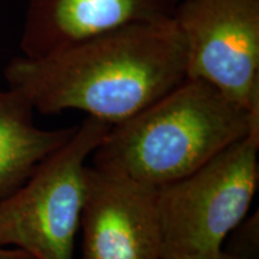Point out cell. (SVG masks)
Returning <instances> with one entry per match:
<instances>
[{"label":"cell","mask_w":259,"mask_h":259,"mask_svg":"<svg viewBox=\"0 0 259 259\" xmlns=\"http://www.w3.org/2000/svg\"><path fill=\"white\" fill-rule=\"evenodd\" d=\"M4 77L42 114L78 109L112 126L186 78L185 42L174 21L128 24L48 56L14 58Z\"/></svg>","instance_id":"obj_1"},{"label":"cell","mask_w":259,"mask_h":259,"mask_svg":"<svg viewBox=\"0 0 259 259\" xmlns=\"http://www.w3.org/2000/svg\"><path fill=\"white\" fill-rule=\"evenodd\" d=\"M259 128L246 109L205 80L186 77L131 118L112 125L94 151V167L153 187L186 177Z\"/></svg>","instance_id":"obj_2"},{"label":"cell","mask_w":259,"mask_h":259,"mask_svg":"<svg viewBox=\"0 0 259 259\" xmlns=\"http://www.w3.org/2000/svg\"><path fill=\"white\" fill-rule=\"evenodd\" d=\"M259 128L186 177L156 189L162 259L222 250L244 221L259 181Z\"/></svg>","instance_id":"obj_3"},{"label":"cell","mask_w":259,"mask_h":259,"mask_svg":"<svg viewBox=\"0 0 259 259\" xmlns=\"http://www.w3.org/2000/svg\"><path fill=\"white\" fill-rule=\"evenodd\" d=\"M111 125L88 116L14 193L0 200V246L36 259H74L88 160Z\"/></svg>","instance_id":"obj_4"},{"label":"cell","mask_w":259,"mask_h":259,"mask_svg":"<svg viewBox=\"0 0 259 259\" xmlns=\"http://www.w3.org/2000/svg\"><path fill=\"white\" fill-rule=\"evenodd\" d=\"M190 78L259 112V0H181L173 17Z\"/></svg>","instance_id":"obj_5"},{"label":"cell","mask_w":259,"mask_h":259,"mask_svg":"<svg viewBox=\"0 0 259 259\" xmlns=\"http://www.w3.org/2000/svg\"><path fill=\"white\" fill-rule=\"evenodd\" d=\"M80 259H162L156 187L88 167Z\"/></svg>","instance_id":"obj_6"},{"label":"cell","mask_w":259,"mask_h":259,"mask_svg":"<svg viewBox=\"0 0 259 259\" xmlns=\"http://www.w3.org/2000/svg\"><path fill=\"white\" fill-rule=\"evenodd\" d=\"M181 0H28L21 48L41 58L113 29L173 21Z\"/></svg>","instance_id":"obj_7"},{"label":"cell","mask_w":259,"mask_h":259,"mask_svg":"<svg viewBox=\"0 0 259 259\" xmlns=\"http://www.w3.org/2000/svg\"><path fill=\"white\" fill-rule=\"evenodd\" d=\"M34 112L24 94L12 88L0 90V200L23 185L77 128H40L34 122Z\"/></svg>","instance_id":"obj_8"},{"label":"cell","mask_w":259,"mask_h":259,"mask_svg":"<svg viewBox=\"0 0 259 259\" xmlns=\"http://www.w3.org/2000/svg\"><path fill=\"white\" fill-rule=\"evenodd\" d=\"M178 259H246L241 255H238L232 252H226L225 250H220L218 252H212V253L199 254V255H191V257H184Z\"/></svg>","instance_id":"obj_9"},{"label":"cell","mask_w":259,"mask_h":259,"mask_svg":"<svg viewBox=\"0 0 259 259\" xmlns=\"http://www.w3.org/2000/svg\"><path fill=\"white\" fill-rule=\"evenodd\" d=\"M0 259H36L19 248H9L0 246Z\"/></svg>","instance_id":"obj_10"}]
</instances>
